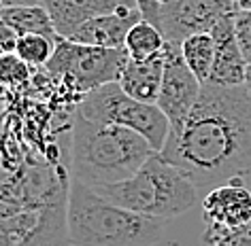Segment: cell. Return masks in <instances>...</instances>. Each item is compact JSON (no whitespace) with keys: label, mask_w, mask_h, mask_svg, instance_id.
I'll return each instance as SVG.
<instances>
[{"label":"cell","mask_w":251,"mask_h":246,"mask_svg":"<svg viewBox=\"0 0 251 246\" xmlns=\"http://www.w3.org/2000/svg\"><path fill=\"white\" fill-rule=\"evenodd\" d=\"M162 157L211 191L251 174V96L245 85L204 83L196 106L168 134Z\"/></svg>","instance_id":"obj_1"},{"label":"cell","mask_w":251,"mask_h":246,"mask_svg":"<svg viewBox=\"0 0 251 246\" xmlns=\"http://www.w3.org/2000/svg\"><path fill=\"white\" fill-rule=\"evenodd\" d=\"M71 182L47 163L0 159V246H73L66 212Z\"/></svg>","instance_id":"obj_2"},{"label":"cell","mask_w":251,"mask_h":246,"mask_svg":"<svg viewBox=\"0 0 251 246\" xmlns=\"http://www.w3.org/2000/svg\"><path fill=\"white\" fill-rule=\"evenodd\" d=\"M155 153L136 132L113 123H98L75 112L71 130L73 179L98 189L128 180Z\"/></svg>","instance_id":"obj_3"},{"label":"cell","mask_w":251,"mask_h":246,"mask_svg":"<svg viewBox=\"0 0 251 246\" xmlns=\"http://www.w3.org/2000/svg\"><path fill=\"white\" fill-rule=\"evenodd\" d=\"M66 225L73 246H153L166 221L113 204L73 179Z\"/></svg>","instance_id":"obj_4"},{"label":"cell","mask_w":251,"mask_h":246,"mask_svg":"<svg viewBox=\"0 0 251 246\" xmlns=\"http://www.w3.org/2000/svg\"><path fill=\"white\" fill-rule=\"evenodd\" d=\"M113 204L162 221L187 212L198 200V187L177 166L153 153L128 180L94 189Z\"/></svg>","instance_id":"obj_5"},{"label":"cell","mask_w":251,"mask_h":246,"mask_svg":"<svg viewBox=\"0 0 251 246\" xmlns=\"http://www.w3.org/2000/svg\"><path fill=\"white\" fill-rule=\"evenodd\" d=\"M77 111L90 121L113 123L136 132L151 144L155 153H162L171 134V123L158 104L139 102L128 96L119 83H106L87 91Z\"/></svg>","instance_id":"obj_6"},{"label":"cell","mask_w":251,"mask_h":246,"mask_svg":"<svg viewBox=\"0 0 251 246\" xmlns=\"http://www.w3.org/2000/svg\"><path fill=\"white\" fill-rule=\"evenodd\" d=\"M128 60L130 55L126 49L79 45L58 36L55 51L45 68L51 74L66 79L75 89L87 93L106 83H117Z\"/></svg>","instance_id":"obj_7"},{"label":"cell","mask_w":251,"mask_h":246,"mask_svg":"<svg viewBox=\"0 0 251 246\" xmlns=\"http://www.w3.org/2000/svg\"><path fill=\"white\" fill-rule=\"evenodd\" d=\"M200 91H202V83L185 64L183 55H181V45L166 41L164 79H162L160 96L155 104L166 115L171 132L179 130L185 123V119L190 117L192 109L198 102Z\"/></svg>","instance_id":"obj_8"},{"label":"cell","mask_w":251,"mask_h":246,"mask_svg":"<svg viewBox=\"0 0 251 246\" xmlns=\"http://www.w3.org/2000/svg\"><path fill=\"white\" fill-rule=\"evenodd\" d=\"M234 13L232 0H166L155 26L168 43H181L192 34L211 32L224 17Z\"/></svg>","instance_id":"obj_9"},{"label":"cell","mask_w":251,"mask_h":246,"mask_svg":"<svg viewBox=\"0 0 251 246\" xmlns=\"http://www.w3.org/2000/svg\"><path fill=\"white\" fill-rule=\"evenodd\" d=\"M202 219L206 225L243 227L251 223V189L245 179H232L213 187L202 198Z\"/></svg>","instance_id":"obj_10"},{"label":"cell","mask_w":251,"mask_h":246,"mask_svg":"<svg viewBox=\"0 0 251 246\" xmlns=\"http://www.w3.org/2000/svg\"><path fill=\"white\" fill-rule=\"evenodd\" d=\"M58 36L68 39L79 26L100 15L139 9V0H43Z\"/></svg>","instance_id":"obj_11"},{"label":"cell","mask_w":251,"mask_h":246,"mask_svg":"<svg viewBox=\"0 0 251 246\" xmlns=\"http://www.w3.org/2000/svg\"><path fill=\"white\" fill-rule=\"evenodd\" d=\"M234 15L224 17L211 30V36L215 41V60H213V70L209 77V83L213 85H226V87L245 85L249 64L245 60L241 45H238V39H236Z\"/></svg>","instance_id":"obj_12"},{"label":"cell","mask_w":251,"mask_h":246,"mask_svg":"<svg viewBox=\"0 0 251 246\" xmlns=\"http://www.w3.org/2000/svg\"><path fill=\"white\" fill-rule=\"evenodd\" d=\"M143 20L141 9L119 11L111 15H100L85 22L68 36V41L90 47H106V49H124L126 36L132 30L134 23Z\"/></svg>","instance_id":"obj_13"},{"label":"cell","mask_w":251,"mask_h":246,"mask_svg":"<svg viewBox=\"0 0 251 246\" xmlns=\"http://www.w3.org/2000/svg\"><path fill=\"white\" fill-rule=\"evenodd\" d=\"M164 79V53L149 60H128L117 83L139 102L155 104Z\"/></svg>","instance_id":"obj_14"},{"label":"cell","mask_w":251,"mask_h":246,"mask_svg":"<svg viewBox=\"0 0 251 246\" xmlns=\"http://www.w3.org/2000/svg\"><path fill=\"white\" fill-rule=\"evenodd\" d=\"M0 23H2V26H9L11 30H15L20 36H24V34L58 36L43 4H30V7H2L0 9Z\"/></svg>","instance_id":"obj_15"},{"label":"cell","mask_w":251,"mask_h":246,"mask_svg":"<svg viewBox=\"0 0 251 246\" xmlns=\"http://www.w3.org/2000/svg\"><path fill=\"white\" fill-rule=\"evenodd\" d=\"M181 45V55H183L185 64L190 70L196 74L200 83H209L211 70H213V60H215V41H213L211 32H200L192 34Z\"/></svg>","instance_id":"obj_16"},{"label":"cell","mask_w":251,"mask_h":246,"mask_svg":"<svg viewBox=\"0 0 251 246\" xmlns=\"http://www.w3.org/2000/svg\"><path fill=\"white\" fill-rule=\"evenodd\" d=\"M124 49L128 51L130 60H149L164 53L166 39L155 23L141 20L139 23H134L132 30L126 36Z\"/></svg>","instance_id":"obj_17"},{"label":"cell","mask_w":251,"mask_h":246,"mask_svg":"<svg viewBox=\"0 0 251 246\" xmlns=\"http://www.w3.org/2000/svg\"><path fill=\"white\" fill-rule=\"evenodd\" d=\"M55 41L58 36L47 34H24L17 41L15 53L26 62L28 66H47L55 51Z\"/></svg>","instance_id":"obj_18"},{"label":"cell","mask_w":251,"mask_h":246,"mask_svg":"<svg viewBox=\"0 0 251 246\" xmlns=\"http://www.w3.org/2000/svg\"><path fill=\"white\" fill-rule=\"evenodd\" d=\"M202 242L206 246H251V223L243 227H219L206 225L202 233Z\"/></svg>","instance_id":"obj_19"},{"label":"cell","mask_w":251,"mask_h":246,"mask_svg":"<svg viewBox=\"0 0 251 246\" xmlns=\"http://www.w3.org/2000/svg\"><path fill=\"white\" fill-rule=\"evenodd\" d=\"M28 77V64L17 53L0 55V83L2 85H17Z\"/></svg>","instance_id":"obj_20"},{"label":"cell","mask_w":251,"mask_h":246,"mask_svg":"<svg viewBox=\"0 0 251 246\" xmlns=\"http://www.w3.org/2000/svg\"><path fill=\"white\" fill-rule=\"evenodd\" d=\"M234 30H236L241 51L245 55V60H247V64L251 66V11H236Z\"/></svg>","instance_id":"obj_21"},{"label":"cell","mask_w":251,"mask_h":246,"mask_svg":"<svg viewBox=\"0 0 251 246\" xmlns=\"http://www.w3.org/2000/svg\"><path fill=\"white\" fill-rule=\"evenodd\" d=\"M164 2L166 0H139V9L143 13V20L158 23V15H160V9Z\"/></svg>","instance_id":"obj_22"},{"label":"cell","mask_w":251,"mask_h":246,"mask_svg":"<svg viewBox=\"0 0 251 246\" xmlns=\"http://www.w3.org/2000/svg\"><path fill=\"white\" fill-rule=\"evenodd\" d=\"M2 7H30V4H41L39 0H0Z\"/></svg>","instance_id":"obj_23"},{"label":"cell","mask_w":251,"mask_h":246,"mask_svg":"<svg viewBox=\"0 0 251 246\" xmlns=\"http://www.w3.org/2000/svg\"><path fill=\"white\" fill-rule=\"evenodd\" d=\"M236 11H251V0H232Z\"/></svg>","instance_id":"obj_24"},{"label":"cell","mask_w":251,"mask_h":246,"mask_svg":"<svg viewBox=\"0 0 251 246\" xmlns=\"http://www.w3.org/2000/svg\"><path fill=\"white\" fill-rule=\"evenodd\" d=\"M245 87H247L249 96H251V66L247 68V77H245Z\"/></svg>","instance_id":"obj_25"},{"label":"cell","mask_w":251,"mask_h":246,"mask_svg":"<svg viewBox=\"0 0 251 246\" xmlns=\"http://www.w3.org/2000/svg\"><path fill=\"white\" fill-rule=\"evenodd\" d=\"M0 55H4V49H2V45H0Z\"/></svg>","instance_id":"obj_26"},{"label":"cell","mask_w":251,"mask_h":246,"mask_svg":"<svg viewBox=\"0 0 251 246\" xmlns=\"http://www.w3.org/2000/svg\"><path fill=\"white\" fill-rule=\"evenodd\" d=\"M39 2H43V0H39Z\"/></svg>","instance_id":"obj_27"}]
</instances>
